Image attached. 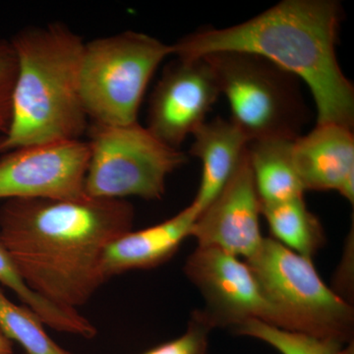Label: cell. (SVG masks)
Wrapping results in <instances>:
<instances>
[{"label": "cell", "instance_id": "3", "mask_svg": "<svg viewBox=\"0 0 354 354\" xmlns=\"http://www.w3.org/2000/svg\"><path fill=\"white\" fill-rule=\"evenodd\" d=\"M18 60L12 118L0 153L80 140L88 115L80 92L85 43L64 23L25 28L10 39Z\"/></svg>", "mask_w": 354, "mask_h": 354}, {"label": "cell", "instance_id": "12", "mask_svg": "<svg viewBox=\"0 0 354 354\" xmlns=\"http://www.w3.org/2000/svg\"><path fill=\"white\" fill-rule=\"evenodd\" d=\"M292 160L305 191H337L353 204V129L335 123L317 124L292 143Z\"/></svg>", "mask_w": 354, "mask_h": 354}, {"label": "cell", "instance_id": "13", "mask_svg": "<svg viewBox=\"0 0 354 354\" xmlns=\"http://www.w3.org/2000/svg\"><path fill=\"white\" fill-rule=\"evenodd\" d=\"M199 215L198 209L190 204L169 220L118 237L104 250L102 274L109 281L118 274L153 269L167 262L190 236Z\"/></svg>", "mask_w": 354, "mask_h": 354}, {"label": "cell", "instance_id": "21", "mask_svg": "<svg viewBox=\"0 0 354 354\" xmlns=\"http://www.w3.org/2000/svg\"><path fill=\"white\" fill-rule=\"evenodd\" d=\"M18 60L12 44L0 39V133L8 131L12 118V99Z\"/></svg>", "mask_w": 354, "mask_h": 354}, {"label": "cell", "instance_id": "8", "mask_svg": "<svg viewBox=\"0 0 354 354\" xmlns=\"http://www.w3.org/2000/svg\"><path fill=\"white\" fill-rule=\"evenodd\" d=\"M90 148L81 140L25 147L0 158V199L77 200L87 196Z\"/></svg>", "mask_w": 354, "mask_h": 354}, {"label": "cell", "instance_id": "23", "mask_svg": "<svg viewBox=\"0 0 354 354\" xmlns=\"http://www.w3.org/2000/svg\"><path fill=\"white\" fill-rule=\"evenodd\" d=\"M13 344L0 330V354H14Z\"/></svg>", "mask_w": 354, "mask_h": 354}, {"label": "cell", "instance_id": "24", "mask_svg": "<svg viewBox=\"0 0 354 354\" xmlns=\"http://www.w3.org/2000/svg\"><path fill=\"white\" fill-rule=\"evenodd\" d=\"M337 354H354V344L353 341L348 342L344 344L341 349H339Z\"/></svg>", "mask_w": 354, "mask_h": 354}, {"label": "cell", "instance_id": "22", "mask_svg": "<svg viewBox=\"0 0 354 354\" xmlns=\"http://www.w3.org/2000/svg\"><path fill=\"white\" fill-rule=\"evenodd\" d=\"M353 234L351 232V241L346 243V251H344V257L342 258V264L339 268V271L337 272V281H335V288L334 290L342 299L349 301V297H353V286L351 285V268H353ZM353 279H351L353 281Z\"/></svg>", "mask_w": 354, "mask_h": 354}, {"label": "cell", "instance_id": "14", "mask_svg": "<svg viewBox=\"0 0 354 354\" xmlns=\"http://www.w3.org/2000/svg\"><path fill=\"white\" fill-rule=\"evenodd\" d=\"M192 136L190 153L202 162V178L191 204L200 214L214 201L239 169L248 148L244 133L232 120L205 121Z\"/></svg>", "mask_w": 354, "mask_h": 354}, {"label": "cell", "instance_id": "7", "mask_svg": "<svg viewBox=\"0 0 354 354\" xmlns=\"http://www.w3.org/2000/svg\"><path fill=\"white\" fill-rule=\"evenodd\" d=\"M90 158L85 193L100 199L140 197L158 200L165 179L187 158L179 149L165 145L138 122L88 127Z\"/></svg>", "mask_w": 354, "mask_h": 354}, {"label": "cell", "instance_id": "9", "mask_svg": "<svg viewBox=\"0 0 354 354\" xmlns=\"http://www.w3.org/2000/svg\"><path fill=\"white\" fill-rule=\"evenodd\" d=\"M184 274L204 298L199 311L212 329H234L249 320L271 324V310L245 261L215 247L198 246L186 260Z\"/></svg>", "mask_w": 354, "mask_h": 354}, {"label": "cell", "instance_id": "17", "mask_svg": "<svg viewBox=\"0 0 354 354\" xmlns=\"http://www.w3.org/2000/svg\"><path fill=\"white\" fill-rule=\"evenodd\" d=\"M0 330L19 344L23 354H74L51 339L41 319L29 307L14 304L1 290Z\"/></svg>", "mask_w": 354, "mask_h": 354}, {"label": "cell", "instance_id": "18", "mask_svg": "<svg viewBox=\"0 0 354 354\" xmlns=\"http://www.w3.org/2000/svg\"><path fill=\"white\" fill-rule=\"evenodd\" d=\"M237 335L264 342L281 354H337L344 346L335 339L279 329L260 320H249L234 328Z\"/></svg>", "mask_w": 354, "mask_h": 354}, {"label": "cell", "instance_id": "6", "mask_svg": "<svg viewBox=\"0 0 354 354\" xmlns=\"http://www.w3.org/2000/svg\"><path fill=\"white\" fill-rule=\"evenodd\" d=\"M172 46L144 32L127 31L85 43L80 71L84 109L94 123L127 125Z\"/></svg>", "mask_w": 354, "mask_h": 354}, {"label": "cell", "instance_id": "15", "mask_svg": "<svg viewBox=\"0 0 354 354\" xmlns=\"http://www.w3.org/2000/svg\"><path fill=\"white\" fill-rule=\"evenodd\" d=\"M293 141L266 139L248 144L247 153L261 205L304 197L305 189L292 160Z\"/></svg>", "mask_w": 354, "mask_h": 354}, {"label": "cell", "instance_id": "1", "mask_svg": "<svg viewBox=\"0 0 354 354\" xmlns=\"http://www.w3.org/2000/svg\"><path fill=\"white\" fill-rule=\"evenodd\" d=\"M134 216L127 200H6L0 207V245L37 295L78 310L108 281L102 255L131 232Z\"/></svg>", "mask_w": 354, "mask_h": 354}, {"label": "cell", "instance_id": "10", "mask_svg": "<svg viewBox=\"0 0 354 354\" xmlns=\"http://www.w3.org/2000/svg\"><path fill=\"white\" fill-rule=\"evenodd\" d=\"M220 95L204 58L178 59L165 69L153 90L147 128L165 145L178 149L206 121Z\"/></svg>", "mask_w": 354, "mask_h": 354}, {"label": "cell", "instance_id": "5", "mask_svg": "<svg viewBox=\"0 0 354 354\" xmlns=\"http://www.w3.org/2000/svg\"><path fill=\"white\" fill-rule=\"evenodd\" d=\"M232 111L230 120L249 143L295 140L307 118L299 79L252 53L221 51L203 57Z\"/></svg>", "mask_w": 354, "mask_h": 354}, {"label": "cell", "instance_id": "20", "mask_svg": "<svg viewBox=\"0 0 354 354\" xmlns=\"http://www.w3.org/2000/svg\"><path fill=\"white\" fill-rule=\"evenodd\" d=\"M212 330L199 310H196L191 315L184 334L143 354H207Z\"/></svg>", "mask_w": 354, "mask_h": 354}, {"label": "cell", "instance_id": "2", "mask_svg": "<svg viewBox=\"0 0 354 354\" xmlns=\"http://www.w3.org/2000/svg\"><path fill=\"white\" fill-rule=\"evenodd\" d=\"M342 15L333 0H285L241 24L188 35L171 44L172 55L178 59L221 51L259 55L308 86L317 124L353 129L354 88L335 53Z\"/></svg>", "mask_w": 354, "mask_h": 354}, {"label": "cell", "instance_id": "16", "mask_svg": "<svg viewBox=\"0 0 354 354\" xmlns=\"http://www.w3.org/2000/svg\"><path fill=\"white\" fill-rule=\"evenodd\" d=\"M274 239L286 248L311 259L325 243L320 221L309 211L304 197L277 204L261 205Z\"/></svg>", "mask_w": 354, "mask_h": 354}, {"label": "cell", "instance_id": "19", "mask_svg": "<svg viewBox=\"0 0 354 354\" xmlns=\"http://www.w3.org/2000/svg\"><path fill=\"white\" fill-rule=\"evenodd\" d=\"M0 283L15 293L23 305L29 307L41 319L44 326L60 332L71 321L69 309L51 304L39 297L28 286L13 261L0 245Z\"/></svg>", "mask_w": 354, "mask_h": 354}, {"label": "cell", "instance_id": "11", "mask_svg": "<svg viewBox=\"0 0 354 354\" xmlns=\"http://www.w3.org/2000/svg\"><path fill=\"white\" fill-rule=\"evenodd\" d=\"M260 216L261 203L246 152L220 194L198 216L190 236L198 246L215 247L246 260L264 241Z\"/></svg>", "mask_w": 354, "mask_h": 354}, {"label": "cell", "instance_id": "4", "mask_svg": "<svg viewBox=\"0 0 354 354\" xmlns=\"http://www.w3.org/2000/svg\"><path fill=\"white\" fill-rule=\"evenodd\" d=\"M244 261L271 310L270 325L342 344L353 341V305L325 285L311 259L264 237Z\"/></svg>", "mask_w": 354, "mask_h": 354}]
</instances>
